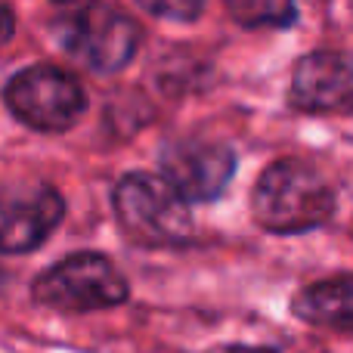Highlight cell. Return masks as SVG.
<instances>
[{"label":"cell","mask_w":353,"mask_h":353,"mask_svg":"<svg viewBox=\"0 0 353 353\" xmlns=\"http://www.w3.org/2000/svg\"><path fill=\"white\" fill-rule=\"evenodd\" d=\"M254 220L267 232L292 236L323 226L335 211V192L325 176L298 159H282L261 174L251 195Z\"/></svg>","instance_id":"obj_1"},{"label":"cell","mask_w":353,"mask_h":353,"mask_svg":"<svg viewBox=\"0 0 353 353\" xmlns=\"http://www.w3.org/2000/svg\"><path fill=\"white\" fill-rule=\"evenodd\" d=\"M115 214L124 236L146 248H168L189 239L192 214L186 199L152 174H128L115 186Z\"/></svg>","instance_id":"obj_2"},{"label":"cell","mask_w":353,"mask_h":353,"mask_svg":"<svg viewBox=\"0 0 353 353\" xmlns=\"http://www.w3.org/2000/svg\"><path fill=\"white\" fill-rule=\"evenodd\" d=\"M130 294L128 279L121 270L103 254H72L62 263L50 267L47 273L37 276L34 282V301L53 310L68 313H87L103 310V307L124 304Z\"/></svg>","instance_id":"obj_3"},{"label":"cell","mask_w":353,"mask_h":353,"mask_svg":"<svg viewBox=\"0 0 353 353\" xmlns=\"http://www.w3.org/2000/svg\"><path fill=\"white\" fill-rule=\"evenodd\" d=\"M56 37L90 72H118L140 47V25L115 6H84L56 19Z\"/></svg>","instance_id":"obj_4"},{"label":"cell","mask_w":353,"mask_h":353,"mask_svg":"<svg viewBox=\"0 0 353 353\" xmlns=\"http://www.w3.org/2000/svg\"><path fill=\"white\" fill-rule=\"evenodd\" d=\"M3 99L19 121L43 134L68 130L87 105L78 78L56 65H31L12 74Z\"/></svg>","instance_id":"obj_5"},{"label":"cell","mask_w":353,"mask_h":353,"mask_svg":"<svg viewBox=\"0 0 353 353\" xmlns=\"http://www.w3.org/2000/svg\"><path fill=\"white\" fill-rule=\"evenodd\" d=\"M65 214V201L47 183L0 186V251L25 254L50 239Z\"/></svg>","instance_id":"obj_6"},{"label":"cell","mask_w":353,"mask_h":353,"mask_svg":"<svg viewBox=\"0 0 353 353\" xmlns=\"http://www.w3.org/2000/svg\"><path fill=\"white\" fill-rule=\"evenodd\" d=\"M161 174L186 201H214L236 174V155L223 143L174 140L161 149Z\"/></svg>","instance_id":"obj_7"},{"label":"cell","mask_w":353,"mask_h":353,"mask_svg":"<svg viewBox=\"0 0 353 353\" xmlns=\"http://www.w3.org/2000/svg\"><path fill=\"white\" fill-rule=\"evenodd\" d=\"M292 105L310 115L353 112V56L319 50L294 65Z\"/></svg>","instance_id":"obj_8"},{"label":"cell","mask_w":353,"mask_h":353,"mask_svg":"<svg viewBox=\"0 0 353 353\" xmlns=\"http://www.w3.org/2000/svg\"><path fill=\"white\" fill-rule=\"evenodd\" d=\"M292 310L310 325L353 332V276H332L301 288L292 301Z\"/></svg>","instance_id":"obj_9"},{"label":"cell","mask_w":353,"mask_h":353,"mask_svg":"<svg viewBox=\"0 0 353 353\" xmlns=\"http://www.w3.org/2000/svg\"><path fill=\"white\" fill-rule=\"evenodd\" d=\"M230 16L245 28H282L298 16V0H223Z\"/></svg>","instance_id":"obj_10"},{"label":"cell","mask_w":353,"mask_h":353,"mask_svg":"<svg viewBox=\"0 0 353 353\" xmlns=\"http://www.w3.org/2000/svg\"><path fill=\"white\" fill-rule=\"evenodd\" d=\"M143 10H149L152 16L174 19V22H192L201 12L205 0H137Z\"/></svg>","instance_id":"obj_11"},{"label":"cell","mask_w":353,"mask_h":353,"mask_svg":"<svg viewBox=\"0 0 353 353\" xmlns=\"http://www.w3.org/2000/svg\"><path fill=\"white\" fill-rule=\"evenodd\" d=\"M12 28H16V19H12L10 6L0 3V43H6L12 37Z\"/></svg>","instance_id":"obj_12"},{"label":"cell","mask_w":353,"mask_h":353,"mask_svg":"<svg viewBox=\"0 0 353 353\" xmlns=\"http://www.w3.org/2000/svg\"><path fill=\"white\" fill-rule=\"evenodd\" d=\"M211 353H276L273 347H248V344H230V347H217Z\"/></svg>","instance_id":"obj_13"},{"label":"cell","mask_w":353,"mask_h":353,"mask_svg":"<svg viewBox=\"0 0 353 353\" xmlns=\"http://www.w3.org/2000/svg\"><path fill=\"white\" fill-rule=\"evenodd\" d=\"M62 3H68V0H62Z\"/></svg>","instance_id":"obj_14"}]
</instances>
